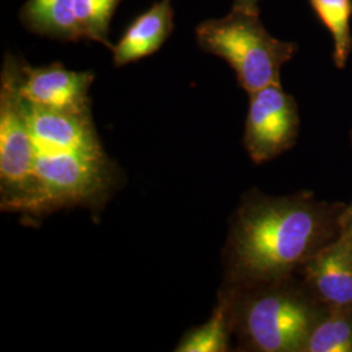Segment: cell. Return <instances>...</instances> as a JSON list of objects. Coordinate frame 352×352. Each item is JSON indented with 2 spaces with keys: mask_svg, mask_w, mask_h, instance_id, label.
<instances>
[{
  "mask_svg": "<svg viewBox=\"0 0 352 352\" xmlns=\"http://www.w3.org/2000/svg\"><path fill=\"white\" fill-rule=\"evenodd\" d=\"M344 206L320 200L308 189L285 196L247 190L230 218L222 283L248 287L296 276L312 256L340 238Z\"/></svg>",
  "mask_w": 352,
  "mask_h": 352,
  "instance_id": "1",
  "label": "cell"
},
{
  "mask_svg": "<svg viewBox=\"0 0 352 352\" xmlns=\"http://www.w3.org/2000/svg\"><path fill=\"white\" fill-rule=\"evenodd\" d=\"M231 302L232 337L244 352H302L327 308L299 274L248 287L223 285Z\"/></svg>",
  "mask_w": 352,
  "mask_h": 352,
  "instance_id": "2",
  "label": "cell"
},
{
  "mask_svg": "<svg viewBox=\"0 0 352 352\" xmlns=\"http://www.w3.org/2000/svg\"><path fill=\"white\" fill-rule=\"evenodd\" d=\"M118 183L106 153L36 151L30 187L17 213L38 217L76 206L101 209Z\"/></svg>",
  "mask_w": 352,
  "mask_h": 352,
  "instance_id": "3",
  "label": "cell"
},
{
  "mask_svg": "<svg viewBox=\"0 0 352 352\" xmlns=\"http://www.w3.org/2000/svg\"><path fill=\"white\" fill-rule=\"evenodd\" d=\"M204 52L223 59L235 72L247 94L280 84V71L299 50L296 43L273 37L260 20V13L239 8L222 19H212L196 28Z\"/></svg>",
  "mask_w": 352,
  "mask_h": 352,
  "instance_id": "4",
  "label": "cell"
},
{
  "mask_svg": "<svg viewBox=\"0 0 352 352\" xmlns=\"http://www.w3.org/2000/svg\"><path fill=\"white\" fill-rule=\"evenodd\" d=\"M23 60L6 54L0 75V206L17 213L30 187L36 145L20 90Z\"/></svg>",
  "mask_w": 352,
  "mask_h": 352,
  "instance_id": "5",
  "label": "cell"
},
{
  "mask_svg": "<svg viewBox=\"0 0 352 352\" xmlns=\"http://www.w3.org/2000/svg\"><path fill=\"white\" fill-rule=\"evenodd\" d=\"M248 97L244 149L253 164H266L296 145L300 133L299 106L280 84L257 90Z\"/></svg>",
  "mask_w": 352,
  "mask_h": 352,
  "instance_id": "6",
  "label": "cell"
},
{
  "mask_svg": "<svg viewBox=\"0 0 352 352\" xmlns=\"http://www.w3.org/2000/svg\"><path fill=\"white\" fill-rule=\"evenodd\" d=\"M91 71H71L60 62L32 67L23 60L20 90L29 104L69 113H90Z\"/></svg>",
  "mask_w": 352,
  "mask_h": 352,
  "instance_id": "7",
  "label": "cell"
},
{
  "mask_svg": "<svg viewBox=\"0 0 352 352\" xmlns=\"http://www.w3.org/2000/svg\"><path fill=\"white\" fill-rule=\"evenodd\" d=\"M327 309H352V238L340 235L298 273Z\"/></svg>",
  "mask_w": 352,
  "mask_h": 352,
  "instance_id": "8",
  "label": "cell"
},
{
  "mask_svg": "<svg viewBox=\"0 0 352 352\" xmlns=\"http://www.w3.org/2000/svg\"><path fill=\"white\" fill-rule=\"evenodd\" d=\"M28 113L36 151H104L91 111H58L28 103Z\"/></svg>",
  "mask_w": 352,
  "mask_h": 352,
  "instance_id": "9",
  "label": "cell"
},
{
  "mask_svg": "<svg viewBox=\"0 0 352 352\" xmlns=\"http://www.w3.org/2000/svg\"><path fill=\"white\" fill-rule=\"evenodd\" d=\"M173 0H160L140 14L113 46L115 67H124L151 56L164 46L174 32Z\"/></svg>",
  "mask_w": 352,
  "mask_h": 352,
  "instance_id": "10",
  "label": "cell"
},
{
  "mask_svg": "<svg viewBox=\"0 0 352 352\" xmlns=\"http://www.w3.org/2000/svg\"><path fill=\"white\" fill-rule=\"evenodd\" d=\"M19 16L26 29L38 36L64 42L84 39L74 0H28Z\"/></svg>",
  "mask_w": 352,
  "mask_h": 352,
  "instance_id": "11",
  "label": "cell"
},
{
  "mask_svg": "<svg viewBox=\"0 0 352 352\" xmlns=\"http://www.w3.org/2000/svg\"><path fill=\"white\" fill-rule=\"evenodd\" d=\"M231 302L227 291L219 287L212 316L202 325L184 333L175 347V352L231 351L232 340Z\"/></svg>",
  "mask_w": 352,
  "mask_h": 352,
  "instance_id": "12",
  "label": "cell"
},
{
  "mask_svg": "<svg viewBox=\"0 0 352 352\" xmlns=\"http://www.w3.org/2000/svg\"><path fill=\"white\" fill-rule=\"evenodd\" d=\"M333 38V62L343 69L352 52V0H308Z\"/></svg>",
  "mask_w": 352,
  "mask_h": 352,
  "instance_id": "13",
  "label": "cell"
},
{
  "mask_svg": "<svg viewBox=\"0 0 352 352\" xmlns=\"http://www.w3.org/2000/svg\"><path fill=\"white\" fill-rule=\"evenodd\" d=\"M302 352H352V309H327L311 330Z\"/></svg>",
  "mask_w": 352,
  "mask_h": 352,
  "instance_id": "14",
  "label": "cell"
},
{
  "mask_svg": "<svg viewBox=\"0 0 352 352\" xmlns=\"http://www.w3.org/2000/svg\"><path fill=\"white\" fill-rule=\"evenodd\" d=\"M122 0H74L76 19L84 39L113 49L109 39L113 13Z\"/></svg>",
  "mask_w": 352,
  "mask_h": 352,
  "instance_id": "15",
  "label": "cell"
},
{
  "mask_svg": "<svg viewBox=\"0 0 352 352\" xmlns=\"http://www.w3.org/2000/svg\"><path fill=\"white\" fill-rule=\"evenodd\" d=\"M340 235L352 238V200L346 204L340 218Z\"/></svg>",
  "mask_w": 352,
  "mask_h": 352,
  "instance_id": "16",
  "label": "cell"
},
{
  "mask_svg": "<svg viewBox=\"0 0 352 352\" xmlns=\"http://www.w3.org/2000/svg\"><path fill=\"white\" fill-rule=\"evenodd\" d=\"M260 0H234V8H239L248 12L260 13Z\"/></svg>",
  "mask_w": 352,
  "mask_h": 352,
  "instance_id": "17",
  "label": "cell"
},
{
  "mask_svg": "<svg viewBox=\"0 0 352 352\" xmlns=\"http://www.w3.org/2000/svg\"><path fill=\"white\" fill-rule=\"evenodd\" d=\"M350 145H351V149H352V128L350 129Z\"/></svg>",
  "mask_w": 352,
  "mask_h": 352,
  "instance_id": "18",
  "label": "cell"
}]
</instances>
